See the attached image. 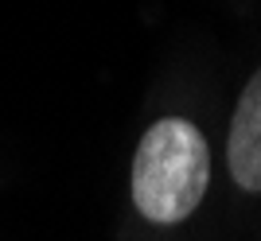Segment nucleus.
<instances>
[{
  "label": "nucleus",
  "instance_id": "2",
  "mask_svg": "<svg viewBox=\"0 0 261 241\" xmlns=\"http://www.w3.org/2000/svg\"><path fill=\"white\" fill-rule=\"evenodd\" d=\"M226 160L234 183L250 195H261V70L246 82L238 109L230 117Z\"/></svg>",
  "mask_w": 261,
  "mask_h": 241
},
{
  "label": "nucleus",
  "instance_id": "1",
  "mask_svg": "<svg viewBox=\"0 0 261 241\" xmlns=\"http://www.w3.org/2000/svg\"><path fill=\"white\" fill-rule=\"evenodd\" d=\"M211 183L207 136L184 117H164L144 132L133 156V206L156 226L195 214Z\"/></svg>",
  "mask_w": 261,
  "mask_h": 241
}]
</instances>
